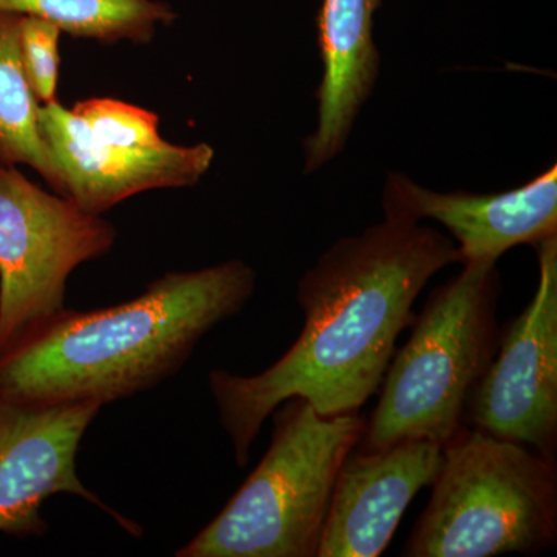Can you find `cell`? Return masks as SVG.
<instances>
[{
    "label": "cell",
    "instance_id": "277c9868",
    "mask_svg": "<svg viewBox=\"0 0 557 557\" xmlns=\"http://www.w3.org/2000/svg\"><path fill=\"white\" fill-rule=\"evenodd\" d=\"M265 456L177 557H317L341 467L364 432L358 413L324 417L300 398L273 413Z\"/></svg>",
    "mask_w": 557,
    "mask_h": 557
},
{
    "label": "cell",
    "instance_id": "7a4b0ae2",
    "mask_svg": "<svg viewBox=\"0 0 557 557\" xmlns=\"http://www.w3.org/2000/svg\"><path fill=\"white\" fill-rule=\"evenodd\" d=\"M256 271L228 260L168 273L135 299L65 310L0 357V399L104 406L159 386L185 366L205 335L255 295Z\"/></svg>",
    "mask_w": 557,
    "mask_h": 557
},
{
    "label": "cell",
    "instance_id": "6da1fadb",
    "mask_svg": "<svg viewBox=\"0 0 557 557\" xmlns=\"http://www.w3.org/2000/svg\"><path fill=\"white\" fill-rule=\"evenodd\" d=\"M453 263L460 255L450 237L386 215L322 252L299 278L304 325L284 357L258 375L209 373L237 467H247L260 429L287 399H304L324 417L358 413L380 391L418 296Z\"/></svg>",
    "mask_w": 557,
    "mask_h": 557
},
{
    "label": "cell",
    "instance_id": "9a60e30c",
    "mask_svg": "<svg viewBox=\"0 0 557 557\" xmlns=\"http://www.w3.org/2000/svg\"><path fill=\"white\" fill-rule=\"evenodd\" d=\"M72 110L86 123L91 137L101 145L153 149L168 143L160 135L159 115L129 102L113 98H90L76 102Z\"/></svg>",
    "mask_w": 557,
    "mask_h": 557
},
{
    "label": "cell",
    "instance_id": "5b68a950",
    "mask_svg": "<svg viewBox=\"0 0 557 557\" xmlns=\"http://www.w3.org/2000/svg\"><path fill=\"white\" fill-rule=\"evenodd\" d=\"M403 556L541 555L557 539L556 458L463 426L443 446Z\"/></svg>",
    "mask_w": 557,
    "mask_h": 557
},
{
    "label": "cell",
    "instance_id": "ba28073f",
    "mask_svg": "<svg viewBox=\"0 0 557 557\" xmlns=\"http://www.w3.org/2000/svg\"><path fill=\"white\" fill-rule=\"evenodd\" d=\"M101 408L91 401L32 405L0 399V533L44 536L42 505L57 494H72L108 512L132 536H141L138 523L108 507L76 471L81 442Z\"/></svg>",
    "mask_w": 557,
    "mask_h": 557
},
{
    "label": "cell",
    "instance_id": "52a82bcc",
    "mask_svg": "<svg viewBox=\"0 0 557 557\" xmlns=\"http://www.w3.org/2000/svg\"><path fill=\"white\" fill-rule=\"evenodd\" d=\"M534 298L500 336L467 413L475 429L556 458L557 236L537 244Z\"/></svg>",
    "mask_w": 557,
    "mask_h": 557
},
{
    "label": "cell",
    "instance_id": "8992f818",
    "mask_svg": "<svg viewBox=\"0 0 557 557\" xmlns=\"http://www.w3.org/2000/svg\"><path fill=\"white\" fill-rule=\"evenodd\" d=\"M115 242L101 214L0 163V357L60 318L70 274Z\"/></svg>",
    "mask_w": 557,
    "mask_h": 557
},
{
    "label": "cell",
    "instance_id": "30bf717a",
    "mask_svg": "<svg viewBox=\"0 0 557 557\" xmlns=\"http://www.w3.org/2000/svg\"><path fill=\"white\" fill-rule=\"evenodd\" d=\"M39 129L62 175V197L91 214L152 189L186 188L211 168L214 149L205 143L127 149L101 145L86 123L60 101L40 106Z\"/></svg>",
    "mask_w": 557,
    "mask_h": 557
},
{
    "label": "cell",
    "instance_id": "3957f363",
    "mask_svg": "<svg viewBox=\"0 0 557 557\" xmlns=\"http://www.w3.org/2000/svg\"><path fill=\"white\" fill-rule=\"evenodd\" d=\"M497 263H463L456 277L432 289L412 333L395 351L379 405L358 445L380 449L403 440L445 446L465 426L472 391L496 355Z\"/></svg>",
    "mask_w": 557,
    "mask_h": 557
},
{
    "label": "cell",
    "instance_id": "5bb4252c",
    "mask_svg": "<svg viewBox=\"0 0 557 557\" xmlns=\"http://www.w3.org/2000/svg\"><path fill=\"white\" fill-rule=\"evenodd\" d=\"M0 11L51 22L62 33L101 44L150 42L177 14L160 0H0Z\"/></svg>",
    "mask_w": 557,
    "mask_h": 557
},
{
    "label": "cell",
    "instance_id": "7c38bea8",
    "mask_svg": "<svg viewBox=\"0 0 557 557\" xmlns=\"http://www.w3.org/2000/svg\"><path fill=\"white\" fill-rule=\"evenodd\" d=\"M383 0H322L318 46L322 78L317 124L302 141L304 174H314L346 148L359 113L380 79L373 16Z\"/></svg>",
    "mask_w": 557,
    "mask_h": 557
},
{
    "label": "cell",
    "instance_id": "2e32d148",
    "mask_svg": "<svg viewBox=\"0 0 557 557\" xmlns=\"http://www.w3.org/2000/svg\"><path fill=\"white\" fill-rule=\"evenodd\" d=\"M61 28L35 16H21L22 65L40 106L57 101Z\"/></svg>",
    "mask_w": 557,
    "mask_h": 557
},
{
    "label": "cell",
    "instance_id": "4fadbf2b",
    "mask_svg": "<svg viewBox=\"0 0 557 557\" xmlns=\"http://www.w3.org/2000/svg\"><path fill=\"white\" fill-rule=\"evenodd\" d=\"M21 16L0 11V163L27 164L62 196L60 166L40 134V104L22 65Z\"/></svg>",
    "mask_w": 557,
    "mask_h": 557
},
{
    "label": "cell",
    "instance_id": "8fae6325",
    "mask_svg": "<svg viewBox=\"0 0 557 557\" xmlns=\"http://www.w3.org/2000/svg\"><path fill=\"white\" fill-rule=\"evenodd\" d=\"M442 458L443 446L429 440L351 450L333 486L317 557L383 555L410 502L434 482Z\"/></svg>",
    "mask_w": 557,
    "mask_h": 557
},
{
    "label": "cell",
    "instance_id": "9c48e42d",
    "mask_svg": "<svg viewBox=\"0 0 557 557\" xmlns=\"http://www.w3.org/2000/svg\"><path fill=\"white\" fill-rule=\"evenodd\" d=\"M386 218L434 220L456 240L460 263L491 262L519 245L536 247L557 236V166L507 193H437L401 172L383 190Z\"/></svg>",
    "mask_w": 557,
    "mask_h": 557
}]
</instances>
